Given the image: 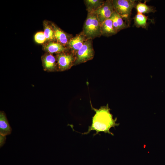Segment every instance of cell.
I'll list each match as a JSON object with an SVG mask.
<instances>
[{"label":"cell","instance_id":"2e32d148","mask_svg":"<svg viewBox=\"0 0 165 165\" xmlns=\"http://www.w3.org/2000/svg\"><path fill=\"white\" fill-rule=\"evenodd\" d=\"M146 2L145 1L144 3L138 2L135 7L137 13L144 14L154 13L156 11L154 7L147 5L146 3Z\"/></svg>","mask_w":165,"mask_h":165},{"label":"cell","instance_id":"9a60e30c","mask_svg":"<svg viewBox=\"0 0 165 165\" xmlns=\"http://www.w3.org/2000/svg\"><path fill=\"white\" fill-rule=\"evenodd\" d=\"M84 2L88 13H94L103 5L105 1L101 0H85Z\"/></svg>","mask_w":165,"mask_h":165},{"label":"cell","instance_id":"7a4b0ae2","mask_svg":"<svg viewBox=\"0 0 165 165\" xmlns=\"http://www.w3.org/2000/svg\"><path fill=\"white\" fill-rule=\"evenodd\" d=\"M82 33L87 40H92L102 35L101 23L94 13H88Z\"/></svg>","mask_w":165,"mask_h":165},{"label":"cell","instance_id":"30bf717a","mask_svg":"<svg viewBox=\"0 0 165 165\" xmlns=\"http://www.w3.org/2000/svg\"><path fill=\"white\" fill-rule=\"evenodd\" d=\"M102 35L109 37L116 34L117 32L115 29L112 20L110 18L101 23Z\"/></svg>","mask_w":165,"mask_h":165},{"label":"cell","instance_id":"7c38bea8","mask_svg":"<svg viewBox=\"0 0 165 165\" xmlns=\"http://www.w3.org/2000/svg\"><path fill=\"white\" fill-rule=\"evenodd\" d=\"M51 26L54 31L55 38L58 43L64 46L68 44L69 40L67 34L53 24H52Z\"/></svg>","mask_w":165,"mask_h":165},{"label":"cell","instance_id":"8fae6325","mask_svg":"<svg viewBox=\"0 0 165 165\" xmlns=\"http://www.w3.org/2000/svg\"><path fill=\"white\" fill-rule=\"evenodd\" d=\"M12 129L10 126L5 112H0V134L6 136L10 134Z\"/></svg>","mask_w":165,"mask_h":165},{"label":"cell","instance_id":"6da1fadb","mask_svg":"<svg viewBox=\"0 0 165 165\" xmlns=\"http://www.w3.org/2000/svg\"><path fill=\"white\" fill-rule=\"evenodd\" d=\"M91 106L92 109L95 112L92 117L91 125L89 126L87 132L80 133L82 134H87L91 131L95 130L96 133L94 134V136L99 134L100 132H104L113 136L114 134L110 132V129L112 127L115 128L119 124L116 123L117 118H113L112 115L110 112V109L108 105L101 106L98 109L93 108L91 105Z\"/></svg>","mask_w":165,"mask_h":165},{"label":"cell","instance_id":"4fadbf2b","mask_svg":"<svg viewBox=\"0 0 165 165\" xmlns=\"http://www.w3.org/2000/svg\"><path fill=\"white\" fill-rule=\"evenodd\" d=\"M45 50L50 53H60L67 50V48L61 44L54 42H50L46 44L44 46Z\"/></svg>","mask_w":165,"mask_h":165},{"label":"cell","instance_id":"5b68a950","mask_svg":"<svg viewBox=\"0 0 165 165\" xmlns=\"http://www.w3.org/2000/svg\"><path fill=\"white\" fill-rule=\"evenodd\" d=\"M56 61L58 70L63 71L69 69L74 65L75 56L72 53H61L57 55Z\"/></svg>","mask_w":165,"mask_h":165},{"label":"cell","instance_id":"277c9868","mask_svg":"<svg viewBox=\"0 0 165 165\" xmlns=\"http://www.w3.org/2000/svg\"><path fill=\"white\" fill-rule=\"evenodd\" d=\"M94 55L92 40H87L75 55L74 65L86 62L93 59Z\"/></svg>","mask_w":165,"mask_h":165},{"label":"cell","instance_id":"3957f363","mask_svg":"<svg viewBox=\"0 0 165 165\" xmlns=\"http://www.w3.org/2000/svg\"><path fill=\"white\" fill-rule=\"evenodd\" d=\"M113 7L117 13L129 21L131 12L137 4L134 0H112Z\"/></svg>","mask_w":165,"mask_h":165},{"label":"cell","instance_id":"5bb4252c","mask_svg":"<svg viewBox=\"0 0 165 165\" xmlns=\"http://www.w3.org/2000/svg\"><path fill=\"white\" fill-rule=\"evenodd\" d=\"M134 24L137 28H142L146 29L148 26V23L147 22L148 19V16L145 14L137 13L133 18Z\"/></svg>","mask_w":165,"mask_h":165},{"label":"cell","instance_id":"e0dca14e","mask_svg":"<svg viewBox=\"0 0 165 165\" xmlns=\"http://www.w3.org/2000/svg\"><path fill=\"white\" fill-rule=\"evenodd\" d=\"M44 33L46 40H53L55 38L53 30L51 27L44 23Z\"/></svg>","mask_w":165,"mask_h":165},{"label":"cell","instance_id":"ac0fdd59","mask_svg":"<svg viewBox=\"0 0 165 165\" xmlns=\"http://www.w3.org/2000/svg\"><path fill=\"white\" fill-rule=\"evenodd\" d=\"M35 40L38 43H43L46 40V38L43 32H38L34 36Z\"/></svg>","mask_w":165,"mask_h":165},{"label":"cell","instance_id":"d6986e66","mask_svg":"<svg viewBox=\"0 0 165 165\" xmlns=\"http://www.w3.org/2000/svg\"><path fill=\"white\" fill-rule=\"evenodd\" d=\"M6 136L0 134V146L2 147L5 144L6 140Z\"/></svg>","mask_w":165,"mask_h":165},{"label":"cell","instance_id":"ba28073f","mask_svg":"<svg viewBox=\"0 0 165 165\" xmlns=\"http://www.w3.org/2000/svg\"><path fill=\"white\" fill-rule=\"evenodd\" d=\"M86 40L82 32L70 39L68 44L74 55L82 47Z\"/></svg>","mask_w":165,"mask_h":165},{"label":"cell","instance_id":"9c48e42d","mask_svg":"<svg viewBox=\"0 0 165 165\" xmlns=\"http://www.w3.org/2000/svg\"><path fill=\"white\" fill-rule=\"evenodd\" d=\"M110 18L112 20L113 26L117 32L122 30L129 27V24H127L126 22L124 21L125 19L115 11Z\"/></svg>","mask_w":165,"mask_h":165},{"label":"cell","instance_id":"52a82bcc","mask_svg":"<svg viewBox=\"0 0 165 165\" xmlns=\"http://www.w3.org/2000/svg\"><path fill=\"white\" fill-rule=\"evenodd\" d=\"M42 61L45 71L48 72L58 71L56 59L51 53H47L43 55L42 57Z\"/></svg>","mask_w":165,"mask_h":165},{"label":"cell","instance_id":"8992f818","mask_svg":"<svg viewBox=\"0 0 165 165\" xmlns=\"http://www.w3.org/2000/svg\"><path fill=\"white\" fill-rule=\"evenodd\" d=\"M115 10L112 0H107L105 1L103 5L94 12L97 15L101 23L110 18Z\"/></svg>","mask_w":165,"mask_h":165}]
</instances>
